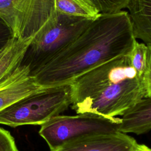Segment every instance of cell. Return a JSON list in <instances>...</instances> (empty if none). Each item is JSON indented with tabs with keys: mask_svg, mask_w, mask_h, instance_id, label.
Segmentation results:
<instances>
[{
	"mask_svg": "<svg viewBox=\"0 0 151 151\" xmlns=\"http://www.w3.org/2000/svg\"><path fill=\"white\" fill-rule=\"evenodd\" d=\"M136 41L127 11L100 14L73 42L31 73L44 87L70 84L91 70L128 55Z\"/></svg>",
	"mask_w": 151,
	"mask_h": 151,
	"instance_id": "obj_1",
	"label": "cell"
},
{
	"mask_svg": "<svg viewBox=\"0 0 151 151\" xmlns=\"http://www.w3.org/2000/svg\"><path fill=\"white\" fill-rule=\"evenodd\" d=\"M70 87V106L77 114L117 117L145 97L142 79L131 66L127 55L83 74Z\"/></svg>",
	"mask_w": 151,
	"mask_h": 151,
	"instance_id": "obj_2",
	"label": "cell"
},
{
	"mask_svg": "<svg viewBox=\"0 0 151 151\" xmlns=\"http://www.w3.org/2000/svg\"><path fill=\"white\" fill-rule=\"evenodd\" d=\"M71 104L70 84L45 87L0 111V124L12 127L42 125Z\"/></svg>",
	"mask_w": 151,
	"mask_h": 151,
	"instance_id": "obj_3",
	"label": "cell"
},
{
	"mask_svg": "<svg viewBox=\"0 0 151 151\" xmlns=\"http://www.w3.org/2000/svg\"><path fill=\"white\" fill-rule=\"evenodd\" d=\"M93 19L57 11L55 17L32 40L22 64L33 69L73 42Z\"/></svg>",
	"mask_w": 151,
	"mask_h": 151,
	"instance_id": "obj_4",
	"label": "cell"
},
{
	"mask_svg": "<svg viewBox=\"0 0 151 151\" xmlns=\"http://www.w3.org/2000/svg\"><path fill=\"white\" fill-rule=\"evenodd\" d=\"M121 120L119 117H107L93 113L59 114L41 125L39 134L47 142L51 151L86 136L118 132Z\"/></svg>",
	"mask_w": 151,
	"mask_h": 151,
	"instance_id": "obj_5",
	"label": "cell"
},
{
	"mask_svg": "<svg viewBox=\"0 0 151 151\" xmlns=\"http://www.w3.org/2000/svg\"><path fill=\"white\" fill-rule=\"evenodd\" d=\"M56 14L54 0H0V19L15 38L37 35Z\"/></svg>",
	"mask_w": 151,
	"mask_h": 151,
	"instance_id": "obj_6",
	"label": "cell"
},
{
	"mask_svg": "<svg viewBox=\"0 0 151 151\" xmlns=\"http://www.w3.org/2000/svg\"><path fill=\"white\" fill-rule=\"evenodd\" d=\"M137 145L133 137L118 132L86 136L51 151H133Z\"/></svg>",
	"mask_w": 151,
	"mask_h": 151,
	"instance_id": "obj_7",
	"label": "cell"
},
{
	"mask_svg": "<svg viewBox=\"0 0 151 151\" xmlns=\"http://www.w3.org/2000/svg\"><path fill=\"white\" fill-rule=\"evenodd\" d=\"M29 65L22 64L0 82V111L45 87L31 73Z\"/></svg>",
	"mask_w": 151,
	"mask_h": 151,
	"instance_id": "obj_8",
	"label": "cell"
},
{
	"mask_svg": "<svg viewBox=\"0 0 151 151\" xmlns=\"http://www.w3.org/2000/svg\"><path fill=\"white\" fill-rule=\"evenodd\" d=\"M36 35L24 38L12 37L0 48V82L22 64L28 49Z\"/></svg>",
	"mask_w": 151,
	"mask_h": 151,
	"instance_id": "obj_9",
	"label": "cell"
},
{
	"mask_svg": "<svg viewBox=\"0 0 151 151\" xmlns=\"http://www.w3.org/2000/svg\"><path fill=\"white\" fill-rule=\"evenodd\" d=\"M119 131L136 134L151 130V98H144L128 110L122 117Z\"/></svg>",
	"mask_w": 151,
	"mask_h": 151,
	"instance_id": "obj_10",
	"label": "cell"
},
{
	"mask_svg": "<svg viewBox=\"0 0 151 151\" xmlns=\"http://www.w3.org/2000/svg\"><path fill=\"white\" fill-rule=\"evenodd\" d=\"M127 9L136 39L151 45V0H130Z\"/></svg>",
	"mask_w": 151,
	"mask_h": 151,
	"instance_id": "obj_11",
	"label": "cell"
},
{
	"mask_svg": "<svg viewBox=\"0 0 151 151\" xmlns=\"http://www.w3.org/2000/svg\"><path fill=\"white\" fill-rule=\"evenodd\" d=\"M59 13L89 19L96 18L100 14L89 0H54Z\"/></svg>",
	"mask_w": 151,
	"mask_h": 151,
	"instance_id": "obj_12",
	"label": "cell"
},
{
	"mask_svg": "<svg viewBox=\"0 0 151 151\" xmlns=\"http://www.w3.org/2000/svg\"><path fill=\"white\" fill-rule=\"evenodd\" d=\"M147 47L143 42L136 41L132 50L127 55L131 66L136 71L138 76L142 78V76L146 67Z\"/></svg>",
	"mask_w": 151,
	"mask_h": 151,
	"instance_id": "obj_13",
	"label": "cell"
},
{
	"mask_svg": "<svg viewBox=\"0 0 151 151\" xmlns=\"http://www.w3.org/2000/svg\"><path fill=\"white\" fill-rule=\"evenodd\" d=\"M130 0H89L101 15L117 14L127 8Z\"/></svg>",
	"mask_w": 151,
	"mask_h": 151,
	"instance_id": "obj_14",
	"label": "cell"
},
{
	"mask_svg": "<svg viewBox=\"0 0 151 151\" xmlns=\"http://www.w3.org/2000/svg\"><path fill=\"white\" fill-rule=\"evenodd\" d=\"M147 47L146 67L142 79L145 91V98H151V45H147Z\"/></svg>",
	"mask_w": 151,
	"mask_h": 151,
	"instance_id": "obj_15",
	"label": "cell"
},
{
	"mask_svg": "<svg viewBox=\"0 0 151 151\" xmlns=\"http://www.w3.org/2000/svg\"><path fill=\"white\" fill-rule=\"evenodd\" d=\"M0 151H19L10 132L0 127Z\"/></svg>",
	"mask_w": 151,
	"mask_h": 151,
	"instance_id": "obj_16",
	"label": "cell"
},
{
	"mask_svg": "<svg viewBox=\"0 0 151 151\" xmlns=\"http://www.w3.org/2000/svg\"><path fill=\"white\" fill-rule=\"evenodd\" d=\"M12 37V34L8 26L0 19V48Z\"/></svg>",
	"mask_w": 151,
	"mask_h": 151,
	"instance_id": "obj_17",
	"label": "cell"
},
{
	"mask_svg": "<svg viewBox=\"0 0 151 151\" xmlns=\"http://www.w3.org/2000/svg\"><path fill=\"white\" fill-rule=\"evenodd\" d=\"M150 147L143 144H139L133 150V151H149Z\"/></svg>",
	"mask_w": 151,
	"mask_h": 151,
	"instance_id": "obj_18",
	"label": "cell"
},
{
	"mask_svg": "<svg viewBox=\"0 0 151 151\" xmlns=\"http://www.w3.org/2000/svg\"><path fill=\"white\" fill-rule=\"evenodd\" d=\"M149 151H151V148H150V149L149 150Z\"/></svg>",
	"mask_w": 151,
	"mask_h": 151,
	"instance_id": "obj_19",
	"label": "cell"
}]
</instances>
